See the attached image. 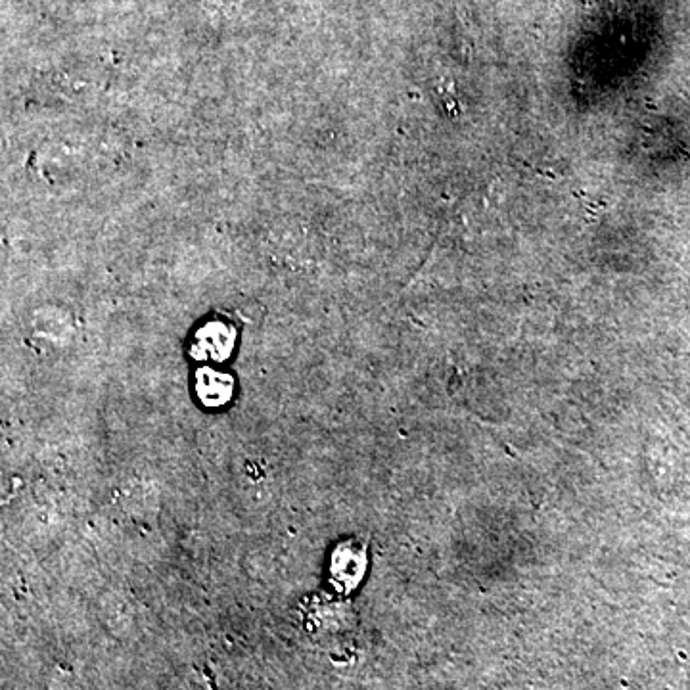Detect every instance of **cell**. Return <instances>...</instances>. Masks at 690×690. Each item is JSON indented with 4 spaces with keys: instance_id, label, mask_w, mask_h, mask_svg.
<instances>
[{
    "instance_id": "7a4b0ae2",
    "label": "cell",
    "mask_w": 690,
    "mask_h": 690,
    "mask_svg": "<svg viewBox=\"0 0 690 690\" xmlns=\"http://www.w3.org/2000/svg\"><path fill=\"white\" fill-rule=\"evenodd\" d=\"M196 391L207 407H221L232 395V378L213 368H202L196 376Z\"/></svg>"
},
{
    "instance_id": "6da1fadb",
    "label": "cell",
    "mask_w": 690,
    "mask_h": 690,
    "mask_svg": "<svg viewBox=\"0 0 690 690\" xmlns=\"http://www.w3.org/2000/svg\"><path fill=\"white\" fill-rule=\"evenodd\" d=\"M232 345H234V330L227 324L211 322L196 334L194 349H196V357H209L213 361H223L229 357Z\"/></svg>"
}]
</instances>
